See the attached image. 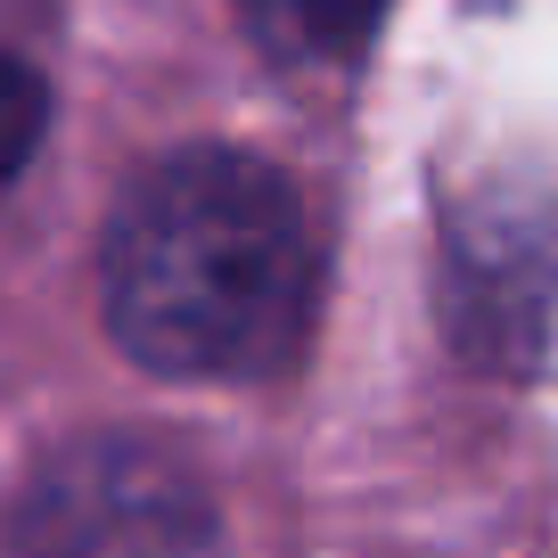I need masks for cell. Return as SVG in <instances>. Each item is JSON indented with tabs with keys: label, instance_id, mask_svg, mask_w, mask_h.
I'll return each instance as SVG.
<instances>
[{
	"label": "cell",
	"instance_id": "cell-2",
	"mask_svg": "<svg viewBox=\"0 0 558 558\" xmlns=\"http://www.w3.org/2000/svg\"><path fill=\"white\" fill-rule=\"evenodd\" d=\"M0 558H222V525L197 469L165 444L83 436L17 493Z\"/></svg>",
	"mask_w": 558,
	"mask_h": 558
},
{
	"label": "cell",
	"instance_id": "cell-1",
	"mask_svg": "<svg viewBox=\"0 0 558 558\" xmlns=\"http://www.w3.org/2000/svg\"><path fill=\"white\" fill-rule=\"evenodd\" d=\"M99 288L132 362L165 378H271L313 337L320 246L263 157L181 148L123 190Z\"/></svg>",
	"mask_w": 558,
	"mask_h": 558
},
{
	"label": "cell",
	"instance_id": "cell-3",
	"mask_svg": "<svg viewBox=\"0 0 558 558\" xmlns=\"http://www.w3.org/2000/svg\"><path fill=\"white\" fill-rule=\"evenodd\" d=\"M452 313L485 362L558 369V206H518L452 255Z\"/></svg>",
	"mask_w": 558,
	"mask_h": 558
},
{
	"label": "cell",
	"instance_id": "cell-5",
	"mask_svg": "<svg viewBox=\"0 0 558 558\" xmlns=\"http://www.w3.org/2000/svg\"><path fill=\"white\" fill-rule=\"evenodd\" d=\"M34 140H41V83H34V66H17V58L0 50V197L25 173Z\"/></svg>",
	"mask_w": 558,
	"mask_h": 558
},
{
	"label": "cell",
	"instance_id": "cell-4",
	"mask_svg": "<svg viewBox=\"0 0 558 558\" xmlns=\"http://www.w3.org/2000/svg\"><path fill=\"white\" fill-rule=\"evenodd\" d=\"M239 17L255 25V41L271 58L320 66V58H345L378 34L386 0H239Z\"/></svg>",
	"mask_w": 558,
	"mask_h": 558
}]
</instances>
